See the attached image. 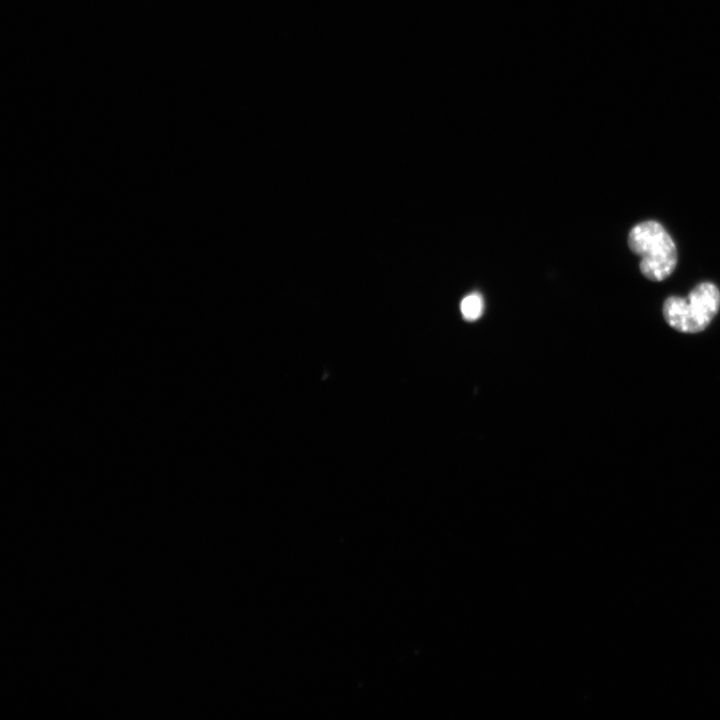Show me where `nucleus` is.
I'll list each match as a JSON object with an SVG mask.
<instances>
[{"instance_id": "obj_1", "label": "nucleus", "mask_w": 720, "mask_h": 720, "mask_svg": "<svg viewBox=\"0 0 720 720\" xmlns=\"http://www.w3.org/2000/svg\"><path fill=\"white\" fill-rule=\"evenodd\" d=\"M628 246L641 258L640 271L649 280L662 281L676 267V245L665 228L656 221L635 225L629 232Z\"/></svg>"}, {"instance_id": "obj_2", "label": "nucleus", "mask_w": 720, "mask_h": 720, "mask_svg": "<svg viewBox=\"0 0 720 720\" xmlns=\"http://www.w3.org/2000/svg\"><path fill=\"white\" fill-rule=\"evenodd\" d=\"M720 308V291L711 282L698 284L687 298L668 297L663 305V316L674 329L683 333L703 331Z\"/></svg>"}, {"instance_id": "obj_3", "label": "nucleus", "mask_w": 720, "mask_h": 720, "mask_svg": "<svg viewBox=\"0 0 720 720\" xmlns=\"http://www.w3.org/2000/svg\"><path fill=\"white\" fill-rule=\"evenodd\" d=\"M484 309L483 298L478 293H471L465 296L460 303V310L466 320L478 319Z\"/></svg>"}]
</instances>
